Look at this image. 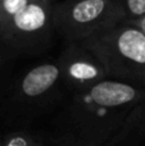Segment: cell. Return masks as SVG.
I'll use <instances>...</instances> for the list:
<instances>
[{"label":"cell","mask_w":145,"mask_h":146,"mask_svg":"<svg viewBox=\"0 0 145 146\" xmlns=\"http://www.w3.org/2000/svg\"><path fill=\"white\" fill-rule=\"evenodd\" d=\"M64 91L58 59L45 60L9 83L0 105V115L18 129L27 128L36 119L58 110L64 101Z\"/></svg>","instance_id":"7a4b0ae2"},{"label":"cell","mask_w":145,"mask_h":146,"mask_svg":"<svg viewBox=\"0 0 145 146\" xmlns=\"http://www.w3.org/2000/svg\"><path fill=\"white\" fill-rule=\"evenodd\" d=\"M126 21L122 0H63L57 3L53 26L66 42H82Z\"/></svg>","instance_id":"5b68a950"},{"label":"cell","mask_w":145,"mask_h":146,"mask_svg":"<svg viewBox=\"0 0 145 146\" xmlns=\"http://www.w3.org/2000/svg\"><path fill=\"white\" fill-rule=\"evenodd\" d=\"M126 21L136 19L145 15V0H122Z\"/></svg>","instance_id":"30bf717a"},{"label":"cell","mask_w":145,"mask_h":146,"mask_svg":"<svg viewBox=\"0 0 145 146\" xmlns=\"http://www.w3.org/2000/svg\"><path fill=\"white\" fill-rule=\"evenodd\" d=\"M104 64L110 80L145 87V36L121 22L82 41Z\"/></svg>","instance_id":"3957f363"},{"label":"cell","mask_w":145,"mask_h":146,"mask_svg":"<svg viewBox=\"0 0 145 146\" xmlns=\"http://www.w3.org/2000/svg\"><path fill=\"white\" fill-rule=\"evenodd\" d=\"M0 21H1V17H0Z\"/></svg>","instance_id":"5bb4252c"},{"label":"cell","mask_w":145,"mask_h":146,"mask_svg":"<svg viewBox=\"0 0 145 146\" xmlns=\"http://www.w3.org/2000/svg\"><path fill=\"white\" fill-rule=\"evenodd\" d=\"M58 63L64 90L69 95L110 80L104 64L82 42H66Z\"/></svg>","instance_id":"8992f818"},{"label":"cell","mask_w":145,"mask_h":146,"mask_svg":"<svg viewBox=\"0 0 145 146\" xmlns=\"http://www.w3.org/2000/svg\"><path fill=\"white\" fill-rule=\"evenodd\" d=\"M9 59L0 51V105L3 103V99L5 96L8 87H9L10 81L8 80V64Z\"/></svg>","instance_id":"8fae6325"},{"label":"cell","mask_w":145,"mask_h":146,"mask_svg":"<svg viewBox=\"0 0 145 146\" xmlns=\"http://www.w3.org/2000/svg\"><path fill=\"white\" fill-rule=\"evenodd\" d=\"M145 104V87L105 80L62 103L40 136L48 146H100Z\"/></svg>","instance_id":"6da1fadb"},{"label":"cell","mask_w":145,"mask_h":146,"mask_svg":"<svg viewBox=\"0 0 145 146\" xmlns=\"http://www.w3.org/2000/svg\"><path fill=\"white\" fill-rule=\"evenodd\" d=\"M145 144V104L139 105L120 131L100 146H144Z\"/></svg>","instance_id":"52a82bcc"},{"label":"cell","mask_w":145,"mask_h":146,"mask_svg":"<svg viewBox=\"0 0 145 146\" xmlns=\"http://www.w3.org/2000/svg\"><path fill=\"white\" fill-rule=\"evenodd\" d=\"M55 0H31L0 25V51L10 62L35 55L51 44Z\"/></svg>","instance_id":"277c9868"},{"label":"cell","mask_w":145,"mask_h":146,"mask_svg":"<svg viewBox=\"0 0 145 146\" xmlns=\"http://www.w3.org/2000/svg\"><path fill=\"white\" fill-rule=\"evenodd\" d=\"M1 146H48L40 133H33L27 128L13 129L3 133Z\"/></svg>","instance_id":"ba28073f"},{"label":"cell","mask_w":145,"mask_h":146,"mask_svg":"<svg viewBox=\"0 0 145 146\" xmlns=\"http://www.w3.org/2000/svg\"><path fill=\"white\" fill-rule=\"evenodd\" d=\"M126 22L131 23L134 27H136L141 33L145 36V15L140 18H136V19H131V21H126Z\"/></svg>","instance_id":"7c38bea8"},{"label":"cell","mask_w":145,"mask_h":146,"mask_svg":"<svg viewBox=\"0 0 145 146\" xmlns=\"http://www.w3.org/2000/svg\"><path fill=\"white\" fill-rule=\"evenodd\" d=\"M1 142H3V133H0V146H1Z\"/></svg>","instance_id":"4fadbf2b"},{"label":"cell","mask_w":145,"mask_h":146,"mask_svg":"<svg viewBox=\"0 0 145 146\" xmlns=\"http://www.w3.org/2000/svg\"><path fill=\"white\" fill-rule=\"evenodd\" d=\"M31 0H0V25L18 13Z\"/></svg>","instance_id":"9c48e42d"}]
</instances>
